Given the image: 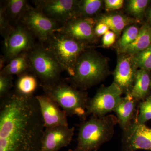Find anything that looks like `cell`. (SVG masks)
Instances as JSON below:
<instances>
[{
  "instance_id": "cell-2",
  "label": "cell",
  "mask_w": 151,
  "mask_h": 151,
  "mask_svg": "<svg viewBox=\"0 0 151 151\" xmlns=\"http://www.w3.org/2000/svg\"><path fill=\"white\" fill-rule=\"evenodd\" d=\"M107 60L94 50L89 48L80 55L70 76V86L85 91L103 81L109 74Z\"/></svg>"
},
{
  "instance_id": "cell-9",
  "label": "cell",
  "mask_w": 151,
  "mask_h": 151,
  "mask_svg": "<svg viewBox=\"0 0 151 151\" xmlns=\"http://www.w3.org/2000/svg\"><path fill=\"white\" fill-rule=\"evenodd\" d=\"M20 22L41 43L45 42L55 32L60 30L63 25L62 23L49 18L31 5Z\"/></svg>"
},
{
  "instance_id": "cell-21",
  "label": "cell",
  "mask_w": 151,
  "mask_h": 151,
  "mask_svg": "<svg viewBox=\"0 0 151 151\" xmlns=\"http://www.w3.org/2000/svg\"><path fill=\"white\" fill-rule=\"evenodd\" d=\"M27 52H24L11 60L1 70L0 75H17L18 76L29 70Z\"/></svg>"
},
{
  "instance_id": "cell-33",
  "label": "cell",
  "mask_w": 151,
  "mask_h": 151,
  "mask_svg": "<svg viewBox=\"0 0 151 151\" xmlns=\"http://www.w3.org/2000/svg\"><path fill=\"white\" fill-rule=\"evenodd\" d=\"M148 20L149 22V24L151 26V6L149 8L147 11Z\"/></svg>"
},
{
  "instance_id": "cell-15",
  "label": "cell",
  "mask_w": 151,
  "mask_h": 151,
  "mask_svg": "<svg viewBox=\"0 0 151 151\" xmlns=\"http://www.w3.org/2000/svg\"><path fill=\"white\" fill-rule=\"evenodd\" d=\"M74 127L58 126L45 129L41 151H58L70 145L74 135Z\"/></svg>"
},
{
  "instance_id": "cell-4",
  "label": "cell",
  "mask_w": 151,
  "mask_h": 151,
  "mask_svg": "<svg viewBox=\"0 0 151 151\" xmlns=\"http://www.w3.org/2000/svg\"><path fill=\"white\" fill-rule=\"evenodd\" d=\"M40 86L45 94L56 102L68 116H76L82 121L86 120V108L89 100L87 92L75 89L61 80Z\"/></svg>"
},
{
  "instance_id": "cell-23",
  "label": "cell",
  "mask_w": 151,
  "mask_h": 151,
  "mask_svg": "<svg viewBox=\"0 0 151 151\" xmlns=\"http://www.w3.org/2000/svg\"><path fill=\"white\" fill-rule=\"evenodd\" d=\"M103 3L101 0L79 1L76 17L94 18L101 10Z\"/></svg>"
},
{
  "instance_id": "cell-5",
  "label": "cell",
  "mask_w": 151,
  "mask_h": 151,
  "mask_svg": "<svg viewBox=\"0 0 151 151\" xmlns=\"http://www.w3.org/2000/svg\"><path fill=\"white\" fill-rule=\"evenodd\" d=\"M42 43L70 76L73 75L76 63L80 55L90 48L89 45L78 42L60 30L55 32Z\"/></svg>"
},
{
  "instance_id": "cell-6",
  "label": "cell",
  "mask_w": 151,
  "mask_h": 151,
  "mask_svg": "<svg viewBox=\"0 0 151 151\" xmlns=\"http://www.w3.org/2000/svg\"><path fill=\"white\" fill-rule=\"evenodd\" d=\"M27 54L29 71L39 79L40 85L54 84L61 80L64 69L43 43H36Z\"/></svg>"
},
{
  "instance_id": "cell-26",
  "label": "cell",
  "mask_w": 151,
  "mask_h": 151,
  "mask_svg": "<svg viewBox=\"0 0 151 151\" xmlns=\"http://www.w3.org/2000/svg\"><path fill=\"white\" fill-rule=\"evenodd\" d=\"M132 57L137 68L151 70V46Z\"/></svg>"
},
{
  "instance_id": "cell-13",
  "label": "cell",
  "mask_w": 151,
  "mask_h": 151,
  "mask_svg": "<svg viewBox=\"0 0 151 151\" xmlns=\"http://www.w3.org/2000/svg\"><path fill=\"white\" fill-rule=\"evenodd\" d=\"M137 68L132 55H123L119 57L114 71V81L123 93L130 94L134 83Z\"/></svg>"
},
{
  "instance_id": "cell-12",
  "label": "cell",
  "mask_w": 151,
  "mask_h": 151,
  "mask_svg": "<svg viewBox=\"0 0 151 151\" xmlns=\"http://www.w3.org/2000/svg\"><path fill=\"white\" fill-rule=\"evenodd\" d=\"M95 24L94 18L75 17L63 23L59 30L78 42L89 45L96 40Z\"/></svg>"
},
{
  "instance_id": "cell-17",
  "label": "cell",
  "mask_w": 151,
  "mask_h": 151,
  "mask_svg": "<svg viewBox=\"0 0 151 151\" xmlns=\"http://www.w3.org/2000/svg\"><path fill=\"white\" fill-rule=\"evenodd\" d=\"M30 6L26 0H6L1 1L0 9L15 25L19 22Z\"/></svg>"
},
{
  "instance_id": "cell-10",
  "label": "cell",
  "mask_w": 151,
  "mask_h": 151,
  "mask_svg": "<svg viewBox=\"0 0 151 151\" xmlns=\"http://www.w3.org/2000/svg\"><path fill=\"white\" fill-rule=\"evenodd\" d=\"M34 7L49 18L64 23L76 17L78 0H34Z\"/></svg>"
},
{
  "instance_id": "cell-11",
  "label": "cell",
  "mask_w": 151,
  "mask_h": 151,
  "mask_svg": "<svg viewBox=\"0 0 151 151\" xmlns=\"http://www.w3.org/2000/svg\"><path fill=\"white\" fill-rule=\"evenodd\" d=\"M122 143V151H151V128L135 121L123 132Z\"/></svg>"
},
{
  "instance_id": "cell-28",
  "label": "cell",
  "mask_w": 151,
  "mask_h": 151,
  "mask_svg": "<svg viewBox=\"0 0 151 151\" xmlns=\"http://www.w3.org/2000/svg\"><path fill=\"white\" fill-rule=\"evenodd\" d=\"M13 76L0 75V97L1 99L10 93L13 86Z\"/></svg>"
},
{
  "instance_id": "cell-3",
  "label": "cell",
  "mask_w": 151,
  "mask_h": 151,
  "mask_svg": "<svg viewBox=\"0 0 151 151\" xmlns=\"http://www.w3.org/2000/svg\"><path fill=\"white\" fill-rule=\"evenodd\" d=\"M117 123V117L112 114L101 118L92 116L89 120L82 121L78 129L77 145L68 151H97L113 137Z\"/></svg>"
},
{
  "instance_id": "cell-7",
  "label": "cell",
  "mask_w": 151,
  "mask_h": 151,
  "mask_svg": "<svg viewBox=\"0 0 151 151\" xmlns=\"http://www.w3.org/2000/svg\"><path fill=\"white\" fill-rule=\"evenodd\" d=\"M35 37L21 22L14 26L8 36L4 39V55L0 59L1 70L4 65L24 52H28L36 44Z\"/></svg>"
},
{
  "instance_id": "cell-1",
  "label": "cell",
  "mask_w": 151,
  "mask_h": 151,
  "mask_svg": "<svg viewBox=\"0 0 151 151\" xmlns=\"http://www.w3.org/2000/svg\"><path fill=\"white\" fill-rule=\"evenodd\" d=\"M45 129L35 96L14 91L1 99L0 151H41Z\"/></svg>"
},
{
  "instance_id": "cell-30",
  "label": "cell",
  "mask_w": 151,
  "mask_h": 151,
  "mask_svg": "<svg viewBox=\"0 0 151 151\" xmlns=\"http://www.w3.org/2000/svg\"><path fill=\"white\" fill-rule=\"evenodd\" d=\"M104 1L105 9L108 12L120 9L124 3L123 0H105Z\"/></svg>"
},
{
  "instance_id": "cell-32",
  "label": "cell",
  "mask_w": 151,
  "mask_h": 151,
  "mask_svg": "<svg viewBox=\"0 0 151 151\" xmlns=\"http://www.w3.org/2000/svg\"><path fill=\"white\" fill-rule=\"evenodd\" d=\"M110 29L107 25L100 22H96L94 28V32L96 37L104 35Z\"/></svg>"
},
{
  "instance_id": "cell-25",
  "label": "cell",
  "mask_w": 151,
  "mask_h": 151,
  "mask_svg": "<svg viewBox=\"0 0 151 151\" xmlns=\"http://www.w3.org/2000/svg\"><path fill=\"white\" fill-rule=\"evenodd\" d=\"M149 2L148 0H130L127 2L126 9L132 16L141 19L145 15Z\"/></svg>"
},
{
  "instance_id": "cell-24",
  "label": "cell",
  "mask_w": 151,
  "mask_h": 151,
  "mask_svg": "<svg viewBox=\"0 0 151 151\" xmlns=\"http://www.w3.org/2000/svg\"><path fill=\"white\" fill-rule=\"evenodd\" d=\"M139 31V29L136 25H130L125 28L118 42V47L121 53L136 40Z\"/></svg>"
},
{
  "instance_id": "cell-27",
  "label": "cell",
  "mask_w": 151,
  "mask_h": 151,
  "mask_svg": "<svg viewBox=\"0 0 151 151\" xmlns=\"http://www.w3.org/2000/svg\"><path fill=\"white\" fill-rule=\"evenodd\" d=\"M138 115L136 122L141 124L151 120V95L148 96L145 100L139 102L138 105Z\"/></svg>"
},
{
  "instance_id": "cell-29",
  "label": "cell",
  "mask_w": 151,
  "mask_h": 151,
  "mask_svg": "<svg viewBox=\"0 0 151 151\" xmlns=\"http://www.w3.org/2000/svg\"><path fill=\"white\" fill-rule=\"evenodd\" d=\"M14 26L12 24L3 11L0 9V32L4 39L8 36L13 29Z\"/></svg>"
},
{
  "instance_id": "cell-31",
  "label": "cell",
  "mask_w": 151,
  "mask_h": 151,
  "mask_svg": "<svg viewBox=\"0 0 151 151\" xmlns=\"http://www.w3.org/2000/svg\"><path fill=\"white\" fill-rule=\"evenodd\" d=\"M116 35L111 30H109L103 35L102 42L104 46L109 47L115 43L116 40Z\"/></svg>"
},
{
  "instance_id": "cell-19",
  "label": "cell",
  "mask_w": 151,
  "mask_h": 151,
  "mask_svg": "<svg viewBox=\"0 0 151 151\" xmlns=\"http://www.w3.org/2000/svg\"><path fill=\"white\" fill-rule=\"evenodd\" d=\"M151 46V26L143 25L139 31L136 40L122 52L123 54L134 55Z\"/></svg>"
},
{
  "instance_id": "cell-14",
  "label": "cell",
  "mask_w": 151,
  "mask_h": 151,
  "mask_svg": "<svg viewBox=\"0 0 151 151\" xmlns=\"http://www.w3.org/2000/svg\"><path fill=\"white\" fill-rule=\"evenodd\" d=\"M35 97L39 104L45 129L68 126L67 114L56 102L45 94Z\"/></svg>"
},
{
  "instance_id": "cell-16",
  "label": "cell",
  "mask_w": 151,
  "mask_h": 151,
  "mask_svg": "<svg viewBox=\"0 0 151 151\" xmlns=\"http://www.w3.org/2000/svg\"><path fill=\"white\" fill-rule=\"evenodd\" d=\"M139 103L130 93L122 97L121 102L114 109L113 111L117 116L118 123L123 132L126 131L137 119Z\"/></svg>"
},
{
  "instance_id": "cell-34",
  "label": "cell",
  "mask_w": 151,
  "mask_h": 151,
  "mask_svg": "<svg viewBox=\"0 0 151 151\" xmlns=\"http://www.w3.org/2000/svg\"><path fill=\"white\" fill-rule=\"evenodd\" d=\"M150 88L151 89V81H150Z\"/></svg>"
},
{
  "instance_id": "cell-22",
  "label": "cell",
  "mask_w": 151,
  "mask_h": 151,
  "mask_svg": "<svg viewBox=\"0 0 151 151\" xmlns=\"http://www.w3.org/2000/svg\"><path fill=\"white\" fill-rule=\"evenodd\" d=\"M37 79L33 74L27 72L19 76L16 83L15 92L26 97L33 96L37 87Z\"/></svg>"
},
{
  "instance_id": "cell-20",
  "label": "cell",
  "mask_w": 151,
  "mask_h": 151,
  "mask_svg": "<svg viewBox=\"0 0 151 151\" xmlns=\"http://www.w3.org/2000/svg\"><path fill=\"white\" fill-rule=\"evenodd\" d=\"M94 18L96 22L107 25L117 36H119L123 29L130 25L133 21L131 18L120 14L105 15Z\"/></svg>"
},
{
  "instance_id": "cell-18",
  "label": "cell",
  "mask_w": 151,
  "mask_h": 151,
  "mask_svg": "<svg viewBox=\"0 0 151 151\" xmlns=\"http://www.w3.org/2000/svg\"><path fill=\"white\" fill-rule=\"evenodd\" d=\"M151 78L149 71L144 69L137 70L134 86L130 94L140 102L145 100L148 97L150 88Z\"/></svg>"
},
{
  "instance_id": "cell-8",
  "label": "cell",
  "mask_w": 151,
  "mask_h": 151,
  "mask_svg": "<svg viewBox=\"0 0 151 151\" xmlns=\"http://www.w3.org/2000/svg\"><path fill=\"white\" fill-rule=\"evenodd\" d=\"M122 89L114 82L108 86H102L94 97L89 99L86 108V117L89 115L103 118L114 111L122 100Z\"/></svg>"
}]
</instances>
